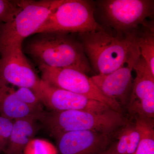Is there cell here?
Masks as SVG:
<instances>
[{"instance_id":"9a60e30c","label":"cell","mask_w":154,"mask_h":154,"mask_svg":"<svg viewBox=\"0 0 154 154\" xmlns=\"http://www.w3.org/2000/svg\"><path fill=\"white\" fill-rule=\"evenodd\" d=\"M32 118L14 121L8 144L4 152L5 154H23L24 149L38 130L36 122Z\"/></svg>"},{"instance_id":"9c48e42d","label":"cell","mask_w":154,"mask_h":154,"mask_svg":"<svg viewBox=\"0 0 154 154\" xmlns=\"http://www.w3.org/2000/svg\"><path fill=\"white\" fill-rule=\"evenodd\" d=\"M140 56L139 51L135 43L128 60L122 66L108 74L90 77L102 94L122 109L126 108L129 102L134 85L132 71Z\"/></svg>"},{"instance_id":"3957f363","label":"cell","mask_w":154,"mask_h":154,"mask_svg":"<svg viewBox=\"0 0 154 154\" xmlns=\"http://www.w3.org/2000/svg\"><path fill=\"white\" fill-rule=\"evenodd\" d=\"M130 121L123 113L112 109L99 112L82 110L51 111L45 113L41 121L55 139L72 131H92L111 135Z\"/></svg>"},{"instance_id":"ba28073f","label":"cell","mask_w":154,"mask_h":154,"mask_svg":"<svg viewBox=\"0 0 154 154\" xmlns=\"http://www.w3.org/2000/svg\"><path fill=\"white\" fill-rule=\"evenodd\" d=\"M0 80L34 92L41 79L25 56L22 46H9L0 47Z\"/></svg>"},{"instance_id":"44dd1931","label":"cell","mask_w":154,"mask_h":154,"mask_svg":"<svg viewBox=\"0 0 154 154\" xmlns=\"http://www.w3.org/2000/svg\"><path fill=\"white\" fill-rule=\"evenodd\" d=\"M14 121L0 116V153L5 149L12 131Z\"/></svg>"},{"instance_id":"4fadbf2b","label":"cell","mask_w":154,"mask_h":154,"mask_svg":"<svg viewBox=\"0 0 154 154\" xmlns=\"http://www.w3.org/2000/svg\"><path fill=\"white\" fill-rule=\"evenodd\" d=\"M45 112L34 109L20 101L15 88L0 80V116L14 121L32 118L41 121Z\"/></svg>"},{"instance_id":"5bb4252c","label":"cell","mask_w":154,"mask_h":154,"mask_svg":"<svg viewBox=\"0 0 154 154\" xmlns=\"http://www.w3.org/2000/svg\"><path fill=\"white\" fill-rule=\"evenodd\" d=\"M139 129L131 120L111 135V142L101 154H134L140 141Z\"/></svg>"},{"instance_id":"2e32d148","label":"cell","mask_w":154,"mask_h":154,"mask_svg":"<svg viewBox=\"0 0 154 154\" xmlns=\"http://www.w3.org/2000/svg\"><path fill=\"white\" fill-rule=\"evenodd\" d=\"M140 56L154 75V25L152 20H148L131 33Z\"/></svg>"},{"instance_id":"6da1fadb","label":"cell","mask_w":154,"mask_h":154,"mask_svg":"<svg viewBox=\"0 0 154 154\" xmlns=\"http://www.w3.org/2000/svg\"><path fill=\"white\" fill-rule=\"evenodd\" d=\"M24 53L50 67L76 69L87 74L91 66L81 42L69 33H36L22 47Z\"/></svg>"},{"instance_id":"5b68a950","label":"cell","mask_w":154,"mask_h":154,"mask_svg":"<svg viewBox=\"0 0 154 154\" xmlns=\"http://www.w3.org/2000/svg\"><path fill=\"white\" fill-rule=\"evenodd\" d=\"M103 28L94 17L91 2L85 0H60L36 33L44 32L85 33Z\"/></svg>"},{"instance_id":"30bf717a","label":"cell","mask_w":154,"mask_h":154,"mask_svg":"<svg viewBox=\"0 0 154 154\" xmlns=\"http://www.w3.org/2000/svg\"><path fill=\"white\" fill-rule=\"evenodd\" d=\"M34 93L42 105L51 111L82 110L99 112L112 109L102 102L54 87L41 79Z\"/></svg>"},{"instance_id":"ffe728a7","label":"cell","mask_w":154,"mask_h":154,"mask_svg":"<svg viewBox=\"0 0 154 154\" xmlns=\"http://www.w3.org/2000/svg\"><path fill=\"white\" fill-rule=\"evenodd\" d=\"M15 94L18 99L25 105L36 110H44L43 105L38 96L30 88H18L15 89Z\"/></svg>"},{"instance_id":"d6986e66","label":"cell","mask_w":154,"mask_h":154,"mask_svg":"<svg viewBox=\"0 0 154 154\" xmlns=\"http://www.w3.org/2000/svg\"><path fill=\"white\" fill-rule=\"evenodd\" d=\"M25 1L0 0V23L8 22L21 11Z\"/></svg>"},{"instance_id":"ac0fdd59","label":"cell","mask_w":154,"mask_h":154,"mask_svg":"<svg viewBox=\"0 0 154 154\" xmlns=\"http://www.w3.org/2000/svg\"><path fill=\"white\" fill-rule=\"evenodd\" d=\"M23 154H58V151L49 141L33 138L25 146Z\"/></svg>"},{"instance_id":"52a82bcc","label":"cell","mask_w":154,"mask_h":154,"mask_svg":"<svg viewBox=\"0 0 154 154\" xmlns=\"http://www.w3.org/2000/svg\"><path fill=\"white\" fill-rule=\"evenodd\" d=\"M42 80L51 85L106 104L111 109L123 113V110L117 103L105 96L91 78L76 69L50 67L38 65Z\"/></svg>"},{"instance_id":"7a4b0ae2","label":"cell","mask_w":154,"mask_h":154,"mask_svg":"<svg viewBox=\"0 0 154 154\" xmlns=\"http://www.w3.org/2000/svg\"><path fill=\"white\" fill-rule=\"evenodd\" d=\"M79 36L89 62L98 74H108L122 66L135 45L132 34H115L104 28Z\"/></svg>"},{"instance_id":"7c38bea8","label":"cell","mask_w":154,"mask_h":154,"mask_svg":"<svg viewBox=\"0 0 154 154\" xmlns=\"http://www.w3.org/2000/svg\"><path fill=\"white\" fill-rule=\"evenodd\" d=\"M58 154H101L111 142V135L92 131L66 133L56 139Z\"/></svg>"},{"instance_id":"277c9868","label":"cell","mask_w":154,"mask_h":154,"mask_svg":"<svg viewBox=\"0 0 154 154\" xmlns=\"http://www.w3.org/2000/svg\"><path fill=\"white\" fill-rule=\"evenodd\" d=\"M60 2L25 1L14 19L0 25V47L22 46L25 39L36 34Z\"/></svg>"},{"instance_id":"e0dca14e","label":"cell","mask_w":154,"mask_h":154,"mask_svg":"<svg viewBox=\"0 0 154 154\" xmlns=\"http://www.w3.org/2000/svg\"><path fill=\"white\" fill-rule=\"evenodd\" d=\"M134 119L140 134L134 154H154V119L138 117Z\"/></svg>"},{"instance_id":"8fae6325","label":"cell","mask_w":154,"mask_h":154,"mask_svg":"<svg viewBox=\"0 0 154 154\" xmlns=\"http://www.w3.org/2000/svg\"><path fill=\"white\" fill-rule=\"evenodd\" d=\"M134 70L136 76L126 109L133 119H154V75L140 56Z\"/></svg>"},{"instance_id":"8992f818","label":"cell","mask_w":154,"mask_h":154,"mask_svg":"<svg viewBox=\"0 0 154 154\" xmlns=\"http://www.w3.org/2000/svg\"><path fill=\"white\" fill-rule=\"evenodd\" d=\"M103 20L115 32L127 35L153 16L152 0L98 1Z\"/></svg>"}]
</instances>
